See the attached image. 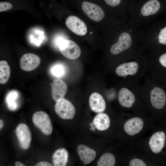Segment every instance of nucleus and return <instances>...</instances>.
<instances>
[{"label": "nucleus", "instance_id": "obj_1", "mask_svg": "<svg viewBox=\"0 0 166 166\" xmlns=\"http://www.w3.org/2000/svg\"><path fill=\"white\" fill-rule=\"evenodd\" d=\"M143 29L128 19L119 18L101 34V43L110 45L109 52L113 55L122 53L136 42H142Z\"/></svg>", "mask_w": 166, "mask_h": 166}, {"label": "nucleus", "instance_id": "obj_2", "mask_svg": "<svg viewBox=\"0 0 166 166\" xmlns=\"http://www.w3.org/2000/svg\"><path fill=\"white\" fill-rule=\"evenodd\" d=\"M75 10L96 27L101 34L119 18L113 14L101 0H70Z\"/></svg>", "mask_w": 166, "mask_h": 166}, {"label": "nucleus", "instance_id": "obj_3", "mask_svg": "<svg viewBox=\"0 0 166 166\" xmlns=\"http://www.w3.org/2000/svg\"><path fill=\"white\" fill-rule=\"evenodd\" d=\"M166 10V0H131L128 19L139 27L146 26Z\"/></svg>", "mask_w": 166, "mask_h": 166}, {"label": "nucleus", "instance_id": "obj_4", "mask_svg": "<svg viewBox=\"0 0 166 166\" xmlns=\"http://www.w3.org/2000/svg\"><path fill=\"white\" fill-rule=\"evenodd\" d=\"M80 40L73 35L69 38L66 35H59L55 39V44L65 58L75 60L80 57L81 50L78 42Z\"/></svg>", "mask_w": 166, "mask_h": 166}, {"label": "nucleus", "instance_id": "obj_5", "mask_svg": "<svg viewBox=\"0 0 166 166\" xmlns=\"http://www.w3.org/2000/svg\"><path fill=\"white\" fill-rule=\"evenodd\" d=\"M108 10L114 15L128 19L131 0H101Z\"/></svg>", "mask_w": 166, "mask_h": 166}, {"label": "nucleus", "instance_id": "obj_6", "mask_svg": "<svg viewBox=\"0 0 166 166\" xmlns=\"http://www.w3.org/2000/svg\"><path fill=\"white\" fill-rule=\"evenodd\" d=\"M55 112L60 118L71 120L74 117L76 113L75 109L69 101L63 98L59 99L55 104Z\"/></svg>", "mask_w": 166, "mask_h": 166}, {"label": "nucleus", "instance_id": "obj_7", "mask_svg": "<svg viewBox=\"0 0 166 166\" xmlns=\"http://www.w3.org/2000/svg\"><path fill=\"white\" fill-rule=\"evenodd\" d=\"M34 125L45 135L51 134L53 127L50 119L45 112L39 111L34 113L32 117Z\"/></svg>", "mask_w": 166, "mask_h": 166}, {"label": "nucleus", "instance_id": "obj_8", "mask_svg": "<svg viewBox=\"0 0 166 166\" xmlns=\"http://www.w3.org/2000/svg\"><path fill=\"white\" fill-rule=\"evenodd\" d=\"M16 133L21 148L24 149L28 148L30 145L31 135L27 126L24 124H20L16 127Z\"/></svg>", "mask_w": 166, "mask_h": 166}, {"label": "nucleus", "instance_id": "obj_9", "mask_svg": "<svg viewBox=\"0 0 166 166\" xmlns=\"http://www.w3.org/2000/svg\"><path fill=\"white\" fill-rule=\"evenodd\" d=\"M40 62V59L37 55L33 53H26L20 59V67L24 71H30L37 68Z\"/></svg>", "mask_w": 166, "mask_h": 166}, {"label": "nucleus", "instance_id": "obj_10", "mask_svg": "<svg viewBox=\"0 0 166 166\" xmlns=\"http://www.w3.org/2000/svg\"><path fill=\"white\" fill-rule=\"evenodd\" d=\"M150 101L152 106L155 109L163 108L166 102V95L164 90L159 87L154 88L150 93Z\"/></svg>", "mask_w": 166, "mask_h": 166}, {"label": "nucleus", "instance_id": "obj_11", "mask_svg": "<svg viewBox=\"0 0 166 166\" xmlns=\"http://www.w3.org/2000/svg\"><path fill=\"white\" fill-rule=\"evenodd\" d=\"M166 136L162 131H159L153 134L150 137L149 142L150 147L155 153L160 152L164 147Z\"/></svg>", "mask_w": 166, "mask_h": 166}, {"label": "nucleus", "instance_id": "obj_12", "mask_svg": "<svg viewBox=\"0 0 166 166\" xmlns=\"http://www.w3.org/2000/svg\"><path fill=\"white\" fill-rule=\"evenodd\" d=\"M67 90L66 83L61 79L54 80L53 82L51 88V95L53 99L56 102L64 97Z\"/></svg>", "mask_w": 166, "mask_h": 166}, {"label": "nucleus", "instance_id": "obj_13", "mask_svg": "<svg viewBox=\"0 0 166 166\" xmlns=\"http://www.w3.org/2000/svg\"><path fill=\"white\" fill-rule=\"evenodd\" d=\"M144 125L142 119L139 117L131 118L127 121L124 125L125 132L130 136L134 135L140 131Z\"/></svg>", "mask_w": 166, "mask_h": 166}, {"label": "nucleus", "instance_id": "obj_14", "mask_svg": "<svg viewBox=\"0 0 166 166\" xmlns=\"http://www.w3.org/2000/svg\"><path fill=\"white\" fill-rule=\"evenodd\" d=\"M89 104L91 110L96 113L103 112L106 108V103L103 97L98 93L94 92L90 95Z\"/></svg>", "mask_w": 166, "mask_h": 166}, {"label": "nucleus", "instance_id": "obj_15", "mask_svg": "<svg viewBox=\"0 0 166 166\" xmlns=\"http://www.w3.org/2000/svg\"><path fill=\"white\" fill-rule=\"evenodd\" d=\"M77 151L80 159L84 165L93 161L96 156V152L94 149L83 144L78 145Z\"/></svg>", "mask_w": 166, "mask_h": 166}, {"label": "nucleus", "instance_id": "obj_16", "mask_svg": "<svg viewBox=\"0 0 166 166\" xmlns=\"http://www.w3.org/2000/svg\"><path fill=\"white\" fill-rule=\"evenodd\" d=\"M139 66L138 63L131 61L122 64L116 69V73L119 76L124 77L128 75H133L137 72Z\"/></svg>", "mask_w": 166, "mask_h": 166}, {"label": "nucleus", "instance_id": "obj_17", "mask_svg": "<svg viewBox=\"0 0 166 166\" xmlns=\"http://www.w3.org/2000/svg\"><path fill=\"white\" fill-rule=\"evenodd\" d=\"M118 100L120 104L122 106L131 107L135 101L133 94L126 88H122L119 91Z\"/></svg>", "mask_w": 166, "mask_h": 166}, {"label": "nucleus", "instance_id": "obj_18", "mask_svg": "<svg viewBox=\"0 0 166 166\" xmlns=\"http://www.w3.org/2000/svg\"><path fill=\"white\" fill-rule=\"evenodd\" d=\"M69 156L67 151L64 148L57 149L52 156V162L54 166H65L68 160Z\"/></svg>", "mask_w": 166, "mask_h": 166}, {"label": "nucleus", "instance_id": "obj_19", "mask_svg": "<svg viewBox=\"0 0 166 166\" xmlns=\"http://www.w3.org/2000/svg\"><path fill=\"white\" fill-rule=\"evenodd\" d=\"M110 123L109 116L103 113H100L96 115L93 121V123L96 128L101 131L107 129L110 126Z\"/></svg>", "mask_w": 166, "mask_h": 166}, {"label": "nucleus", "instance_id": "obj_20", "mask_svg": "<svg viewBox=\"0 0 166 166\" xmlns=\"http://www.w3.org/2000/svg\"><path fill=\"white\" fill-rule=\"evenodd\" d=\"M10 74V67L5 60L0 61V83L5 84L8 81Z\"/></svg>", "mask_w": 166, "mask_h": 166}, {"label": "nucleus", "instance_id": "obj_21", "mask_svg": "<svg viewBox=\"0 0 166 166\" xmlns=\"http://www.w3.org/2000/svg\"><path fill=\"white\" fill-rule=\"evenodd\" d=\"M116 163L114 155L109 152L105 153L100 157L97 163L98 166H113Z\"/></svg>", "mask_w": 166, "mask_h": 166}, {"label": "nucleus", "instance_id": "obj_22", "mask_svg": "<svg viewBox=\"0 0 166 166\" xmlns=\"http://www.w3.org/2000/svg\"><path fill=\"white\" fill-rule=\"evenodd\" d=\"M19 94L16 90H13L10 91L7 94L6 101L8 108L14 110L17 107L16 100L18 97Z\"/></svg>", "mask_w": 166, "mask_h": 166}, {"label": "nucleus", "instance_id": "obj_23", "mask_svg": "<svg viewBox=\"0 0 166 166\" xmlns=\"http://www.w3.org/2000/svg\"><path fill=\"white\" fill-rule=\"evenodd\" d=\"M51 70L53 75L58 77H62L65 75V72L64 66L60 64H57L54 65Z\"/></svg>", "mask_w": 166, "mask_h": 166}, {"label": "nucleus", "instance_id": "obj_24", "mask_svg": "<svg viewBox=\"0 0 166 166\" xmlns=\"http://www.w3.org/2000/svg\"><path fill=\"white\" fill-rule=\"evenodd\" d=\"M129 166H146L147 165L143 160L138 158H134L130 161Z\"/></svg>", "mask_w": 166, "mask_h": 166}, {"label": "nucleus", "instance_id": "obj_25", "mask_svg": "<svg viewBox=\"0 0 166 166\" xmlns=\"http://www.w3.org/2000/svg\"><path fill=\"white\" fill-rule=\"evenodd\" d=\"M12 5L10 3L6 2H0V12H2L11 9Z\"/></svg>", "mask_w": 166, "mask_h": 166}, {"label": "nucleus", "instance_id": "obj_26", "mask_svg": "<svg viewBox=\"0 0 166 166\" xmlns=\"http://www.w3.org/2000/svg\"><path fill=\"white\" fill-rule=\"evenodd\" d=\"M159 61L162 65L166 68V53L163 54L160 57Z\"/></svg>", "mask_w": 166, "mask_h": 166}, {"label": "nucleus", "instance_id": "obj_27", "mask_svg": "<svg viewBox=\"0 0 166 166\" xmlns=\"http://www.w3.org/2000/svg\"><path fill=\"white\" fill-rule=\"evenodd\" d=\"M35 166H52V164L49 162L45 161H43L37 163L35 165Z\"/></svg>", "mask_w": 166, "mask_h": 166}, {"label": "nucleus", "instance_id": "obj_28", "mask_svg": "<svg viewBox=\"0 0 166 166\" xmlns=\"http://www.w3.org/2000/svg\"><path fill=\"white\" fill-rule=\"evenodd\" d=\"M15 166H25V165L24 164H23L22 163L16 161L15 162V164H14Z\"/></svg>", "mask_w": 166, "mask_h": 166}, {"label": "nucleus", "instance_id": "obj_29", "mask_svg": "<svg viewBox=\"0 0 166 166\" xmlns=\"http://www.w3.org/2000/svg\"><path fill=\"white\" fill-rule=\"evenodd\" d=\"M4 125V122L3 121L0 119V130L2 128Z\"/></svg>", "mask_w": 166, "mask_h": 166}, {"label": "nucleus", "instance_id": "obj_30", "mask_svg": "<svg viewBox=\"0 0 166 166\" xmlns=\"http://www.w3.org/2000/svg\"><path fill=\"white\" fill-rule=\"evenodd\" d=\"M90 129L94 131L95 130V128L93 126L91 128H90Z\"/></svg>", "mask_w": 166, "mask_h": 166}]
</instances>
